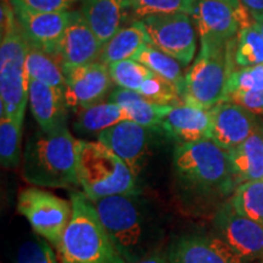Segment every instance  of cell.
<instances>
[{
  "mask_svg": "<svg viewBox=\"0 0 263 263\" xmlns=\"http://www.w3.org/2000/svg\"><path fill=\"white\" fill-rule=\"evenodd\" d=\"M72 216L57 249L59 263H127L105 230L91 200L71 193Z\"/></svg>",
  "mask_w": 263,
  "mask_h": 263,
  "instance_id": "obj_4",
  "label": "cell"
},
{
  "mask_svg": "<svg viewBox=\"0 0 263 263\" xmlns=\"http://www.w3.org/2000/svg\"><path fill=\"white\" fill-rule=\"evenodd\" d=\"M77 174L82 192L91 201L140 194L138 180L127 164L98 140H77Z\"/></svg>",
  "mask_w": 263,
  "mask_h": 263,
  "instance_id": "obj_5",
  "label": "cell"
},
{
  "mask_svg": "<svg viewBox=\"0 0 263 263\" xmlns=\"http://www.w3.org/2000/svg\"><path fill=\"white\" fill-rule=\"evenodd\" d=\"M16 210L31 224L35 234L55 249L60 244L72 216V203L38 186L18 193Z\"/></svg>",
  "mask_w": 263,
  "mask_h": 263,
  "instance_id": "obj_8",
  "label": "cell"
},
{
  "mask_svg": "<svg viewBox=\"0 0 263 263\" xmlns=\"http://www.w3.org/2000/svg\"><path fill=\"white\" fill-rule=\"evenodd\" d=\"M108 101L120 105L129 115V120L147 129H160L161 123L174 105H162L147 100L138 91L117 88Z\"/></svg>",
  "mask_w": 263,
  "mask_h": 263,
  "instance_id": "obj_21",
  "label": "cell"
},
{
  "mask_svg": "<svg viewBox=\"0 0 263 263\" xmlns=\"http://www.w3.org/2000/svg\"><path fill=\"white\" fill-rule=\"evenodd\" d=\"M229 201L240 215L263 226V179L239 184Z\"/></svg>",
  "mask_w": 263,
  "mask_h": 263,
  "instance_id": "obj_28",
  "label": "cell"
},
{
  "mask_svg": "<svg viewBox=\"0 0 263 263\" xmlns=\"http://www.w3.org/2000/svg\"><path fill=\"white\" fill-rule=\"evenodd\" d=\"M139 21L154 47L176 59L182 66L192 62L196 51V32L190 15L183 12L150 15Z\"/></svg>",
  "mask_w": 263,
  "mask_h": 263,
  "instance_id": "obj_9",
  "label": "cell"
},
{
  "mask_svg": "<svg viewBox=\"0 0 263 263\" xmlns=\"http://www.w3.org/2000/svg\"><path fill=\"white\" fill-rule=\"evenodd\" d=\"M213 229L245 262L263 261V226L236 212L230 201L216 212Z\"/></svg>",
  "mask_w": 263,
  "mask_h": 263,
  "instance_id": "obj_10",
  "label": "cell"
},
{
  "mask_svg": "<svg viewBox=\"0 0 263 263\" xmlns=\"http://www.w3.org/2000/svg\"><path fill=\"white\" fill-rule=\"evenodd\" d=\"M28 105L41 130L51 133L67 127L66 121L70 108L66 104L65 91L61 88L29 80Z\"/></svg>",
  "mask_w": 263,
  "mask_h": 263,
  "instance_id": "obj_18",
  "label": "cell"
},
{
  "mask_svg": "<svg viewBox=\"0 0 263 263\" xmlns=\"http://www.w3.org/2000/svg\"><path fill=\"white\" fill-rule=\"evenodd\" d=\"M232 60L233 66L239 68L263 65V34L255 22L240 29L234 38Z\"/></svg>",
  "mask_w": 263,
  "mask_h": 263,
  "instance_id": "obj_27",
  "label": "cell"
},
{
  "mask_svg": "<svg viewBox=\"0 0 263 263\" xmlns=\"http://www.w3.org/2000/svg\"><path fill=\"white\" fill-rule=\"evenodd\" d=\"M129 120V115L120 105L101 101L77 111L74 129L81 134H98L107 128Z\"/></svg>",
  "mask_w": 263,
  "mask_h": 263,
  "instance_id": "obj_24",
  "label": "cell"
},
{
  "mask_svg": "<svg viewBox=\"0 0 263 263\" xmlns=\"http://www.w3.org/2000/svg\"><path fill=\"white\" fill-rule=\"evenodd\" d=\"M236 183L263 179V134L257 129L235 149L228 151Z\"/></svg>",
  "mask_w": 263,
  "mask_h": 263,
  "instance_id": "obj_22",
  "label": "cell"
},
{
  "mask_svg": "<svg viewBox=\"0 0 263 263\" xmlns=\"http://www.w3.org/2000/svg\"><path fill=\"white\" fill-rule=\"evenodd\" d=\"M107 67L112 82L118 85V88L134 91L139 90L141 84L151 76L155 74L153 71L133 59L114 62V64L107 65Z\"/></svg>",
  "mask_w": 263,
  "mask_h": 263,
  "instance_id": "obj_30",
  "label": "cell"
},
{
  "mask_svg": "<svg viewBox=\"0 0 263 263\" xmlns=\"http://www.w3.org/2000/svg\"><path fill=\"white\" fill-rule=\"evenodd\" d=\"M221 2L226 3V4H228L230 8H232L236 14L239 15L240 20H241V29L248 27V26L252 25V22H254V20L250 18V12L248 11L244 8V5L241 4V2L240 0H221Z\"/></svg>",
  "mask_w": 263,
  "mask_h": 263,
  "instance_id": "obj_37",
  "label": "cell"
},
{
  "mask_svg": "<svg viewBox=\"0 0 263 263\" xmlns=\"http://www.w3.org/2000/svg\"><path fill=\"white\" fill-rule=\"evenodd\" d=\"M211 139L226 151L242 144L257 129L259 118L241 105L222 101L210 110Z\"/></svg>",
  "mask_w": 263,
  "mask_h": 263,
  "instance_id": "obj_14",
  "label": "cell"
},
{
  "mask_svg": "<svg viewBox=\"0 0 263 263\" xmlns=\"http://www.w3.org/2000/svg\"><path fill=\"white\" fill-rule=\"evenodd\" d=\"M192 18L201 44L226 45L241 29L239 15L221 0H196Z\"/></svg>",
  "mask_w": 263,
  "mask_h": 263,
  "instance_id": "obj_13",
  "label": "cell"
},
{
  "mask_svg": "<svg viewBox=\"0 0 263 263\" xmlns=\"http://www.w3.org/2000/svg\"><path fill=\"white\" fill-rule=\"evenodd\" d=\"M244 8L252 16L263 15V0H240Z\"/></svg>",
  "mask_w": 263,
  "mask_h": 263,
  "instance_id": "obj_39",
  "label": "cell"
},
{
  "mask_svg": "<svg viewBox=\"0 0 263 263\" xmlns=\"http://www.w3.org/2000/svg\"><path fill=\"white\" fill-rule=\"evenodd\" d=\"M256 90H263V65L238 68L230 72L227 81L226 97L234 91Z\"/></svg>",
  "mask_w": 263,
  "mask_h": 263,
  "instance_id": "obj_34",
  "label": "cell"
},
{
  "mask_svg": "<svg viewBox=\"0 0 263 263\" xmlns=\"http://www.w3.org/2000/svg\"><path fill=\"white\" fill-rule=\"evenodd\" d=\"M97 139L120 157L138 180L147 155V128L127 120L100 132Z\"/></svg>",
  "mask_w": 263,
  "mask_h": 263,
  "instance_id": "obj_15",
  "label": "cell"
},
{
  "mask_svg": "<svg viewBox=\"0 0 263 263\" xmlns=\"http://www.w3.org/2000/svg\"><path fill=\"white\" fill-rule=\"evenodd\" d=\"M52 248L50 242L35 234L34 238L20 246L16 263H59L58 255Z\"/></svg>",
  "mask_w": 263,
  "mask_h": 263,
  "instance_id": "obj_33",
  "label": "cell"
},
{
  "mask_svg": "<svg viewBox=\"0 0 263 263\" xmlns=\"http://www.w3.org/2000/svg\"><path fill=\"white\" fill-rule=\"evenodd\" d=\"M22 177L38 188L80 186L77 174V139L67 127L45 133L39 129L27 140L22 157Z\"/></svg>",
  "mask_w": 263,
  "mask_h": 263,
  "instance_id": "obj_3",
  "label": "cell"
},
{
  "mask_svg": "<svg viewBox=\"0 0 263 263\" xmlns=\"http://www.w3.org/2000/svg\"><path fill=\"white\" fill-rule=\"evenodd\" d=\"M178 144L211 138V112L210 110L178 104L172 106L161 123V128Z\"/></svg>",
  "mask_w": 263,
  "mask_h": 263,
  "instance_id": "obj_19",
  "label": "cell"
},
{
  "mask_svg": "<svg viewBox=\"0 0 263 263\" xmlns=\"http://www.w3.org/2000/svg\"><path fill=\"white\" fill-rule=\"evenodd\" d=\"M233 41L226 45L201 44L199 57L185 73L184 104L211 110L224 101L227 81L233 71Z\"/></svg>",
  "mask_w": 263,
  "mask_h": 263,
  "instance_id": "obj_6",
  "label": "cell"
},
{
  "mask_svg": "<svg viewBox=\"0 0 263 263\" xmlns=\"http://www.w3.org/2000/svg\"><path fill=\"white\" fill-rule=\"evenodd\" d=\"M134 263H170V259L168 256H167V250L163 251L159 248Z\"/></svg>",
  "mask_w": 263,
  "mask_h": 263,
  "instance_id": "obj_38",
  "label": "cell"
},
{
  "mask_svg": "<svg viewBox=\"0 0 263 263\" xmlns=\"http://www.w3.org/2000/svg\"><path fill=\"white\" fill-rule=\"evenodd\" d=\"M129 10L130 0H81L80 12L104 45L123 28Z\"/></svg>",
  "mask_w": 263,
  "mask_h": 263,
  "instance_id": "obj_20",
  "label": "cell"
},
{
  "mask_svg": "<svg viewBox=\"0 0 263 263\" xmlns=\"http://www.w3.org/2000/svg\"><path fill=\"white\" fill-rule=\"evenodd\" d=\"M224 101L241 105L255 115H263V90L234 91L227 95Z\"/></svg>",
  "mask_w": 263,
  "mask_h": 263,
  "instance_id": "obj_36",
  "label": "cell"
},
{
  "mask_svg": "<svg viewBox=\"0 0 263 263\" xmlns=\"http://www.w3.org/2000/svg\"><path fill=\"white\" fill-rule=\"evenodd\" d=\"M12 8H20L35 12L70 11L78 0H9Z\"/></svg>",
  "mask_w": 263,
  "mask_h": 263,
  "instance_id": "obj_35",
  "label": "cell"
},
{
  "mask_svg": "<svg viewBox=\"0 0 263 263\" xmlns=\"http://www.w3.org/2000/svg\"><path fill=\"white\" fill-rule=\"evenodd\" d=\"M146 44H151L147 32L140 21L121 28L101 49L99 61L105 65L133 59L138 50Z\"/></svg>",
  "mask_w": 263,
  "mask_h": 263,
  "instance_id": "obj_23",
  "label": "cell"
},
{
  "mask_svg": "<svg viewBox=\"0 0 263 263\" xmlns=\"http://www.w3.org/2000/svg\"><path fill=\"white\" fill-rule=\"evenodd\" d=\"M65 76L66 104L76 112L101 103L114 83L107 65L100 61L68 68Z\"/></svg>",
  "mask_w": 263,
  "mask_h": 263,
  "instance_id": "obj_11",
  "label": "cell"
},
{
  "mask_svg": "<svg viewBox=\"0 0 263 263\" xmlns=\"http://www.w3.org/2000/svg\"><path fill=\"white\" fill-rule=\"evenodd\" d=\"M103 43L91 31L80 11H73L72 18L59 45L58 58L62 68L78 67L99 61Z\"/></svg>",
  "mask_w": 263,
  "mask_h": 263,
  "instance_id": "obj_17",
  "label": "cell"
},
{
  "mask_svg": "<svg viewBox=\"0 0 263 263\" xmlns=\"http://www.w3.org/2000/svg\"><path fill=\"white\" fill-rule=\"evenodd\" d=\"M133 60L140 62L155 74L171 82L178 89L180 97H183L185 88V74H183L182 65L176 59L164 54L153 44H146L138 50Z\"/></svg>",
  "mask_w": 263,
  "mask_h": 263,
  "instance_id": "obj_25",
  "label": "cell"
},
{
  "mask_svg": "<svg viewBox=\"0 0 263 263\" xmlns=\"http://www.w3.org/2000/svg\"><path fill=\"white\" fill-rule=\"evenodd\" d=\"M22 126L8 117H0V162L4 168L15 170L21 164Z\"/></svg>",
  "mask_w": 263,
  "mask_h": 263,
  "instance_id": "obj_29",
  "label": "cell"
},
{
  "mask_svg": "<svg viewBox=\"0 0 263 263\" xmlns=\"http://www.w3.org/2000/svg\"><path fill=\"white\" fill-rule=\"evenodd\" d=\"M170 263H248L218 236L185 234L167 249Z\"/></svg>",
  "mask_w": 263,
  "mask_h": 263,
  "instance_id": "obj_16",
  "label": "cell"
},
{
  "mask_svg": "<svg viewBox=\"0 0 263 263\" xmlns=\"http://www.w3.org/2000/svg\"><path fill=\"white\" fill-rule=\"evenodd\" d=\"M28 43L18 24L2 33L0 44V116L24 126L29 100V77L26 68Z\"/></svg>",
  "mask_w": 263,
  "mask_h": 263,
  "instance_id": "obj_7",
  "label": "cell"
},
{
  "mask_svg": "<svg viewBox=\"0 0 263 263\" xmlns=\"http://www.w3.org/2000/svg\"><path fill=\"white\" fill-rule=\"evenodd\" d=\"M196 0H130L133 14L143 18L150 15L183 12L192 16Z\"/></svg>",
  "mask_w": 263,
  "mask_h": 263,
  "instance_id": "obj_31",
  "label": "cell"
},
{
  "mask_svg": "<svg viewBox=\"0 0 263 263\" xmlns=\"http://www.w3.org/2000/svg\"><path fill=\"white\" fill-rule=\"evenodd\" d=\"M26 68L29 80L65 89L66 76L60 60L55 55L29 47L26 58Z\"/></svg>",
  "mask_w": 263,
  "mask_h": 263,
  "instance_id": "obj_26",
  "label": "cell"
},
{
  "mask_svg": "<svg viewBox=\"0 0 263 263\" xmlns=\"http://www.w3.org/2000/svg\"><path fill=\"white\" fill-rule=\"evenodd\" d=\"M138 93L147 100L162 105L182 104V97L174 85L157 74H153L141 84Z\"/></svg>",
  "mask_w": 263,
  "mask_h": 263,
  "instance_id": "obj_32",
  "label": "cell"
},
{
  "mask_svg": "<svg viewBox=\"0 0 263 263\" xmlns=\"http://www.w3.org/2000/svg\"><path fill=\"white\" fill-rule=\"evenodd\" d=\"M173 172L180 192L190 197H222L238 186L228 151L211 138L178 144Z\"/></svg>",
  "mask_w": 263,
  "mask_h": 263,
  "instance_id": "obj_1",
  "label": "cell"
},
{
  "mask_svg": "<svg viewBox=\"0 0 263 263\" xmlns=\"http://www.w3.org/2000/svg\"><path fill=\"white\" fill-rule=\"evenodd\" d=\"M18 27L31 48L58 57L61 38L73 11L35 12L14 8Z\"/></svg>",
  "mask_w": 263,
  "mask_h": 263,
  "instance_id": "obj_12",
  "label": "cell"
},
{
  "mask_svg": "<svg viewBox=\"0 0 263 263\" xmlns=\"http://www.w3.org/2000/svg\"><path fill=\"white\" fill-rule=\"evenodd\" d=\"M259 128H261L262 134H263V120H259Z\"/></svg>",
  "mask_w": 263,
  "mask_h": 263,
  "instance_id": "obj_41",
  "label": "cell"
},
{
  "mask_svg": "<svg viewBox=\"0 0 263 263\" xmlns=\"http://www.w3.org/2000/svg\"><path fill=\"white\" fill-rule=\"evenodd\" d=\"M252 20H254L255 25L257 26V28L261 31V33L263 34V15H256L252 16Z\"/></svg>",
  "mask_w": 263,
  "mask_h": 263,
  "instance_id": "obj_40",
  "label": "cell"
},
{
  "mask_svg": "<svg viewBox=\"0 0 263 263\" xmlns=\"http://www.w3.org/2000/svg\"><path fill=\"white\" fill-rule=\"evenodd\" d=\"M261 263H263V261H261Z\"/></svg>",
  "mask_w": 263,
  "mask_h": 263,
  "instance_id": "obj_42",
  "label": "cell"
},
{
  "mask_svg": "<svg viewBox=\"0 0 263 263\" xmlns=\"http://www.w3.org/2000/svg\"><path fill=\"white\" fill-rule=\"evenodd\" d=\"M114 245L127 263L150 254L160 238V228L140 194L114 195L91 201Z\"/></svg>",
  "mask_w": 263,
  "mask_h": 263,
  "instance_id": "obj_2",
  "label": "cell"
}]
</instances>
